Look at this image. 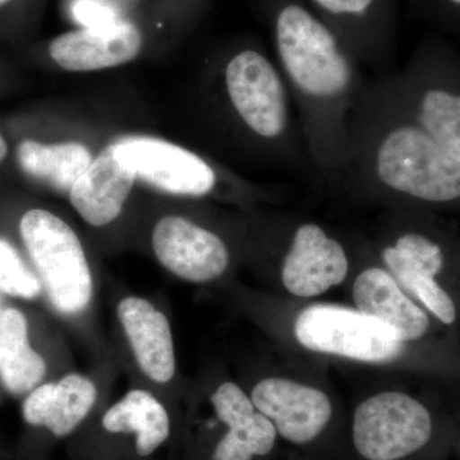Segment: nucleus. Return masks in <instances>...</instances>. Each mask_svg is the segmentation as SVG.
<instances>
[{
	"label": "nucleus",
	"mask_w": 460,
	"mask_h": 460,
	"mask_svg": "<svg viewBox=\"0 0 460 460\" xmlns=\"http://www.w3.org/2000/svg\"><path fill=\"white\" fill-rule=\"evenodd\" d=\"M39 0H0V14L3 12L11 11L14 7H22V5L31 4Z\"/></svg>",
	"instance_id": "25"
},
{
	"label": "nucleus",
	"mask_w": 460,
	"mask_h": 460,
	"mask_svg": "<svg viewBox=\"0 0 460 460\" xmlns=\"http://www.w3.org/2000/svg\"><path fill=\"white\" fill-rule=\"evenodd\" d=\"M251 401L271 420L278 434L293 444L314 440L328 425L332 411L323 392L286 378L260 381Z\"/></svg>",
	"instance_id": "11"
},
{
	"label": "nucleus",
	"mask_w": 460,
	"mask_h": 460,
	"mask_svg": "<svg viewBox=\"0 0 460 460\" xmlns=\"http://www.w3.org/2000/svg\"><path fill=\"white\" fill-rule=\"evenodd\" d=\"M398 286L420 299L428 310L441 323L450 325L456 321V311L452 298L436 283L435 278L417 274H401L394 277Z\"/></svg>",
	"instance_id": "23"
},
{
	"label": "nucleus",
	"mask_w": 460,
	"mask_h": 460,
	"mask_svg": "<svg viewBox=\"0 0 460 460\" xmlns=\"http://www.w3.org/2000/svg\"><path fill=\"white\" fill-rule=\"evenodd\" d=\"M178 35V18L171 5L162 0L148 16L127 14L107 25L75 27L59 33L48 42L47 53L63 71H107L137 59L159 36Z\"/></svg>",
	"instance_id": "4"
},
{
	"label": "nucleus",
	"mask_w": 460,
	"mask_h": 460,
	"mask_svg": "<svg viewBox=\"0 0 460 460\" xmlns=\"http://www.w3.org/2000/svg\"><path fill=\"white\" fill-rule=\"evenodd\" d=\"M118 317L141 371L155 383H169L175 374V354L165 314L147 299L127 296L118 305Z\"/></svg>",
	"instance_id": "15"
},
{
	"label": "nucleus",
	"mask_w": 460,
	"mask_h": 460,
	"mask_svg": "<svg viewBox=\"0 0 460 460\" xmlns=\"http://www.w3.org/2000/svg\"><path fill=\"white\" fill-rule=\"evenodd\" d=\"M95 154L84 141L26 138L17 145L16 160L21 172L30 180L68 195Z\"/></svg>",
	"instance_id": "18"
},
{
	"label": "nucleus",
	"mask_w": 460,
	"mask_h": 460,
	"mask_svg": "<svg viewBox=\"0 0 460 460\" xmlns=\"http://www.w3.org/2000/svg\"><path fill=\"white\" fill-rule=\"evenodd\" d=\"M411 7L423 17L449 32H458L460 0H410Z\"/></svg>",
	"instance_id": "24"
},
{
	"label": "nucleus",
	"mask_w": 460,
	"mask_h": 460,
	"mask_svg": "<svg viewBox=\"0 0 460 460\" xmlns=\"http://www.w3.org/2000/svg\"><path fill=\"white\" fill-rule=\"evenodd\" d=\"M432 435L429 411L402 393H381L363 402L353 420V443L363 458L399 460L419 452Z\"/></svg>",
	"instance_id": "8"
},
{
	"label": "nucleus",
	"mask_w": 460,
	"mask_h": 460,
	"mask_svg": "<svg viewBox=\"0 0 460 460\" xmlns=\"http://www.w3.org/2000/svg\"><path fill=\"white\" fill-rule=\"evenodd\" d=\"M0 292L22 299H33L41 293L40 279L4 238H0Z\"/></svg>",
	"instance_id": "22"
},
{
	"label": "nucleus",
	"mask_w": 460,
	"mask_h": 460,
	"mask_svg": "<svg viewBox=\"0 0 460 460\" xmlns=\"http://www.w3.org/2000/svg\"><path fill=\"white\" fill-rule=\"evenodd\" d=\"M223 87L230 113L251 141L279 147L292 129L286 81L257 44L246 41L229 51Z\"/></svg>",
	"instance_id": "3"
},
{
	"label": "nucleus",
	"mask_w": 460,
	"mask_h": 460,
	"mask_svg": "<svg viewBox=\"0 0 460 460\" xmlns=\"http://www.w3.org/2000/svg\"><path fill=\"white\" fill-rule=\"evenodd\" d=\"M353 298L359 313L380 321L402 341H417L429 330L425 311L402 292L390 272L370 268L354 281Z\"/></svg>",
	"instance_id": "16"
},
{
	"label": "nucleus",
	"mask_w": 460,
	"mask_h": 460,
	"mask_svg": "<svg viewBox=\"0 0 460 460\" xmlns=\"http://www.w3.org/2000/svg\"><path fill=\"white\" fill-rule=\"evenodd\" d=\"M47 374V363L32 349L25 314L13 307L0 314V380L8 393L31 392Z\"/></svg>",
	"instance_id": "19"
},
{
	"label": "nucleus",
	"mask_w": 460,
	"mask_h": 460,
	"mask_svg": "<svg viewBox=\"0 0 460 460\" xmlns=\"http://www.w3.org/2000/svg\"><path fill=\"white\" fill-rule=\"evenodd\" d=\"M9 153L8 144L5 141V138L3 137L2 133H0V164L7 159Z\"/></svg>",
	"instance_id": "26"
},
{
	"label": "nucleus",
	"mask_w": 460,
	"mask_h": 460,
	"mask_svg": "<svg viewBox=\"0 0 460 460\" xmlns=\"http://www.w3.org/2000/svg\"><path fill=\"white\" fill-rule=\"evenodd\" d=\"M349 270L343 246L317 224H302L284 257L281 279L296 296H316L343 283Z\"/></svg>",
	"instance_id": "12"
},
{
	"label": "nucleus",
	"mask_w": 460,
	"mask_h": 460,
	"mask_svg": "<svg viewBox=\"0 0 460 460\" xmlns=\"http://www.w3.org/2000/svg\"><path fill=\"white\" fill-rule=\"evenodd\" d=\"M275 51L301 114L305 144L329 174H344L354 113L363 93L358 60L304 0H259Z\"/></svg>",
	"instance_id": "1"
},
{
	"label": "nucleus",
	"mask_w": 460,
	"mask_h": 460,
	"mask_svg": "<svg viewBox=\"0 0 460 460\" xmlns=\"http://www.w3.org/2000/svg\"><path fill=\"white\" fill-rule=\"evenodd\" d=\"M356 59L380 63L394 48L396 0H307Z\"/></svg>",
	"instance_id": "10"
},
{
	"label": "nucleus",
	"mask_w": 460,
	"mask_h": 460,
	"mask_svg": "<svg viewBox=\"0 0 460 460\" xmlns=\"http://www.w3.org/2000/svg\"><path fill=\"white\" fill-rule=\"evenodd\" d=\"M96 398L98 390L89 377L69 374L30 392L22 404L23 420L30 428L47 429L54 438H68L89 417Z\"/></svg>",
	"instance_id": "14"
},
{
	"label": "nucleus",
	"mask_w": 460,
	"mask_h": 460,
	"mask_svg": "<svg viewBox=\"0 0 460 460\" xmlns=\"http://www.w3.org/2000/svg\"><path fill=\"white\" fill-rule=\"evenodd\" d=\"M352 137L345 172L357 166L384 189L429 204L459 199L460 159L414 118L389 83L363 90Z\"/></svg>",
	"instance_id": "2"
},
{
	"label": "nucleus",
	"mask_w": 460,
	"mask_h": 460,
	"mask_svg": "<svg viewBox=\"0 0 460 460\" xmlns=\"http://www.w3.org/2000/svg\"><path fill=\"white\" fill-rule=\"evenodd\" d=\"M20 234L54 308L65 314L84 313L93 280L75 230L53 211L35 208L21 217Z\"/></svg>",
	"instance_id": "5"
},
{
	"label": "nucleus",
	"mask_w": 460,
	"mask_h": 460,
	"mask_svg": "<svg viewBox=\"0 0 460 460\" xmlns=\"http://www.w3.org/2000/svg\"><path fill=\"white\" fill-rule=\"evenodd\" d=\"M136 183L131 166L111 142L95 154L69 190L68 198L84 222L99 228L113 223L122 214Z\"/></svg>",
	"instance_id": "13"
},
{
	"label": "nucleus",
	"mask_w": 460,
	"mask_h": 460,
	"mask_svg": "<svg viewBox=\"0 0 460 460\" xmlns=\"http://www.w3.org/2000/svg\"><path fill=\"white\" fill-rule=\"evenodd\" d=\"M115 150L136 180L174 198L201 199L219 184V172L196 151L159 136L127 135L115 138Z\"/></svg>",
	"instance_id": "7"
},
{
	"label": "nucleus",
	"mask_w": 460,
	"mask_h": 460,
	"mask_svg": "<svg viewBox=\"0 0 460 460\" xmlns=\"http://www.w3.org/2000/svg\"><path fill=\"white\" fill-rule=\"evenodd\" d=\"M295 332L307 349L356 361L392 362L404 350V341L392 329L367 314L341 305L305 308L296 321Z\"/></svg>",
	"instance_id": "6"
},
{
	"label": "nucleus",
	"mask_w": 460,
	"mask_h": 460,
	"mask_svg": "<svg viewBox=\"0 0 460 460\" xmlns=\"http://www.w3.org/2000/svg\"><path fill=\"white\" fill-rule=\"evenodd\" d=\"M151 244L157 261L180 279L208 283L228 269L226 242L181 215H165L154 226Z\"/></svg>",
	"instance_id": "9"
},
{
	"label": "nucleus",
	"mask_w": 460,
	"mask_h": 460,
	"mask_svg": "<svg viewBox=\"0 0 460 460\" xmlns=\"http://www.w3.org/2000/svg\"><path fill=\"white\" fill-rule=\"evenodd\" d=\"M228 431L217 441L211 460H252L274 449L277 429L260 411L224 423Z\"/></svg>",
	"instance_id": "20"
},
{
	"label": "nucleus",
	"mask_w": 460,
	"mask_h": 460,
	"mask_svg": "<svg viewBox=\"0 0 460 460\" xmlns=\"http://www.w3.org/2000/svg\"><path fill=\"white\" fill-rule=\"evenodd\" d=\"M108 435L131 436L133 452L138 459L154 456L171 436V417L156 396L135 389L111 405L102 419Z\"/></svg>",
	"instance_id": "17"
},
{
	"label": "nucleus",
	"mask_w": 460,
	"mask_h": 460,
	"mask_svg": "<svg viewBox=\"0 0 460 460\" xmlns=\"http://www.w3.org/2000/svg\"><path fill=\"white\" fill-rule=\"evenodd\" d=\"M381 259L392 272V277L401 274L425 275L435 278L443 269V248L425 234L404 233L394 244L384 248Z\"/></svg>",
	"instance_id": "21"
},
{
	"label": "nucleus",
	"mask_w": 460,
	"mask_h": 460,
	"mask_svg": "<svg viewBox=\"0 0 460 460\" xmlns=\"http://www.w3.org/2000/svg\"><path fill=\"white\" fill-rule=\"evenodd\" d=\"M2 311H3V308H2V298H0V314H2Z\"/></svg>",
	"instance_id": "27"
}]
</instances>
